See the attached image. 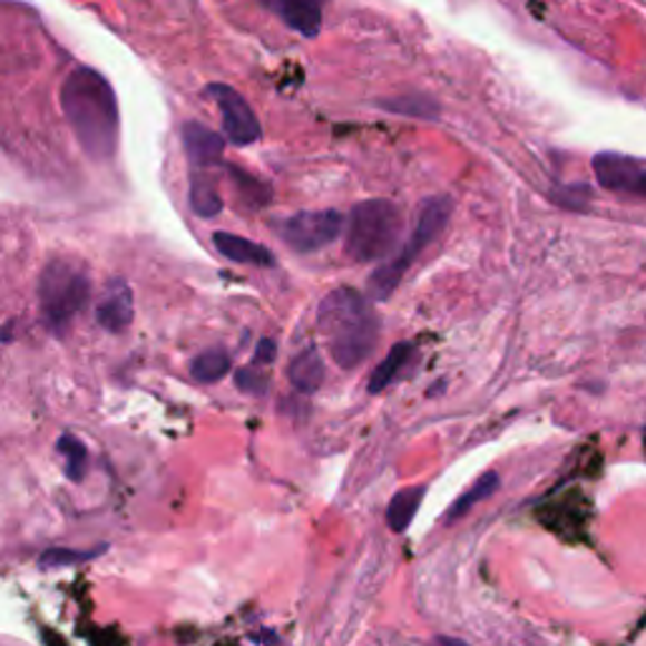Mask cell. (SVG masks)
Segmentation results:
<instances>
[{
	"label": "cell",
	"instance_id": "10",
	"mask_svg": "<svg viewBox=\"0 0 646 646\" xmlns=\"http://www.w3.org/2000/svg\"><path fill=\"white\" fill-rule=\"evenodd\" d=\"M283 23L303 38H316L323 23L321 0H265Z\"/></svg>",
	"mask_w": 646,
	"mask_h": 646
},
{
	"label": "cell",
	"instance_id": "24",
	"mask_svg": "<svg viewBox=\"0 0 646 646\" xmlns=\"http://www.w3.org/2000/svg\"><path fill=\"white\" fill-rule=\"evenodd\" d=\"M235 384H237V389H241V392H245V394L263 397L265 392H268L271 379H268V374L261 372L258 366L251 364V366L237 369V372H235Z\"/></svg>",
	"mask_w": 646,
	"mask_h": 646
},
{
	"label": "cell",
	"instance_id": "21",
	"mask_svg": "<svg viewBox=\"0 0 646 646\" xmlns=\"http://www.w3.org/2000/svg\"><path fill=\"white\" fill-rule=\"evenodd\" d=\"M101 554H107V546L91 548V550H74V548H51L41 556V568H63V566H76V564H87V560L99 558Z\"/></svg>",
	"mask_w": 646,
	"mask_h": 646
},
{
	"label": "cell",
	"instance_id": "23",
	"mask_svg": "<svg viewBox=\"0 0 646 646\" xmlns=\"http://www.w3.org/2000/svg\"><path fill=\"white\" fill-rule=\"evenodd\" d=\"M591 187L588 185H566V187H558L550 193V199L558 203L560 207H568V211H576V213H584L588 205H591Z\"/></svg>",
	"mask_w": 646,
	"mask_h": 646
},
{
	"label": "cell",
	"instance_id": "17",
	"mask_svg": "<svg viewBox=\"0 0 646 646\" xmlns=\"http://www.w3.org/2000/svg\"><path fill=\"white\" fill-rule=\"evenodd\" d=\"M189 207L199 217H215L223 213V197L217 193L213 179L203 175V169H195L189 177Z\"/></svg>",
	"mask_w": 646,
	"mask_h": 646
},
{
	"label": "cell",
	"instance_id": "2",
	"mask_svg": "<svg viewBox=\"0 0 646 646\" xmlns=\"http://www.w3.org/2000/svg\"><path fill=\"white\" fill-rule=\"evenodd\" d=\"M319 329L341 369H356L372 356L379 341V316L354 288H334L319 306Z\"/></svg>",
	"mask_w": 646,
	"mask_h": 646
},
{
	"label": "cell",
	"instance_id": "6",
	"mask_svg": "<svg viewBox=\"0 0 646 646\" xmlns=\"http://www.w3.org/2000/svg\"><path fill=\"white\" fill-rule=\"evenodd\" d=\"M275 233L296 253H316L344 233V215L339 211H301L275 221Z\"/></svg>",
	"mask_w": 646,
	"mask_h": 646
},
{
	"label": "cell",
	"instance_id": "25",
	"mask_svg": "<svg viewBox=\"0 0 646 646\" xmlns=\"http://www.w3.org/2000/svg\"><path fill=\"white\" fill-rule=\"evenodd\" d=\"M275 359V341L273 339H261L258 346H255V356L253 364L255 366H268Z\"/></svg>",
	"mask_w": 646,
	"mask_h": 646
},
{
	"label": "cell",
	"instance_id": "7",
	"mask_svg": "<svg viewBox=\"0 0 646 646\" xmlns=\"http://www.w3.org/2000/svg\"><path fill=\"white\" fill-rule=\"evenodd\" d=\"M207 97L221 109L223 131L233 145L248 147L261 139V121L255 117L251 104L241 97V91L227 87V84H211L207 87Z\"/></svg>",
	"mask_w": 646,
	"mask_h": 646
},
{
	"label": "cell",
	"instance_id": "9",
	"mask_svg": "<svg viewBox=\"0 0 646 646\" xmlns=\"http://www.w3.org/2000/svg\"><path fill=\"white\" fill-rule=\"evenodd\" d=\"M183 145L187 159L195 169H207L223 159L225 139L203 121H187L183 125Z\"/></svg>",
	"mask_w": 646,
	"mask_h": 646
},
{
	"label": "cell",
	"instance_id": "11",
	"mask_svg": "<svg viewBox=\"0 0 646 646\" xmlns=\"http://www.w3.org/2000/svg\"><path fill=\"white\" fill-rule=\"evenodd\" d=\"M213 245L217 253H223L227 261L243 263V265H258V268H271L275 263L273 253L261 243H253L248 237L217 231L213 233Z\"/></svg>",
	"mask_w": 646,
	"mask_h": 646
},
{
	"label": "cell",
	"instance_id": "12",
	"mask_svg": "<svg viewBox=\"0 0 646 646\" xmlns=\"http://www.w3.org/2000/svg\"><path fill=\"white\" fill-rule=\"evenodd\" d=\"M636 167L639 165L634 159L616 155V151H601V155L594 157V175L598 185L604 189H611V193H626L629 189Z\"/></svg>",
	"mask_w": 646,
	"mask_h": 646
},
{
	"label": "cell",
	"instance_id": "13",
	"mask_svg": "<svg viewBox=\"0 0 646 646\" xmlns=\"http://www.w3.org/2000/svg\"><path fill=\"white\" fill-rule=\"evenodd\" d=\"M323 376H326V366H323V359L313 346L303 349L301 354L291 359L288 379L301 394L319 392V386L323 384Z\"/></svg>",
	"mask_w": 646,
	"mask_h": 646
},
{
	"label": "cell",
	"instance_id": "16",
	"mask_svg": "<svg viewBox=\"0 0 646 646\" xmlns=\"http://www.w3.org/2000/svg\"><path fill=\"white\" fill-rule=\"evenodd\" d=\"M500 488V478H498V472H484L480 474L478 480H474L468 490L462 492V496L452 502L450 510L444 512V522L448 526H454V522L462 520L468 512L474 508V506H480L482 500H488L492 492H496Z\"/></svg>",
	"mask_w": 646,
	"mask_h": 646
},
{
	"label": "cell",
	"instance_id": "26",
	"mask_svg": "<svg viewBox=\"0 0 646 646\" xmlns=\"http://www.w3.org/2000/svg\"><path fill=\"white\" fill-rule=\"evenodd\" d=\"M626 193H629V195L646 197V169H644V167H636V169H634V177H632L629 189H626Z\"/></svg>",
	"mask_w": 646,
	"mask_h": 646
},
{
	"label": "cell",
	"instance_id": "18",
	"mask_svg": "<svg viewBox=\"0 0 646 646\" xmlns=\"http://www.w3.org/2000/svg\"><path fill=\"white\" fill-rule=\"evenodd\" d=\"M231 356L223 349H207L203 354H197L189 364V374L199 384H215L231 374Z\"/></svg>",
	"mask_w": 646,
	"mask_h": 646
},
{
	"label": "cell",
	"instance_id": "20",
	"mask_svg": "<svg viewBox=\"0 0 646 646\" xmlns=\"http://www.w3.org/2000/svg\"><path fill=\"white\" fill-rule=\"evenodd\" d=\"M382 107L392 114H407V117H422V119H434L437 114H440V104L430 97H424V94H407V97L382 101Z\"/></svg>",
	"mask_w": 646,
	"mask_h": 646
},
{
	"label": "cell",
	"instance_id": "4",
	"mask_svg": "<svg viewBox=\"0 0 646 646\" xmlns=\"http://www.w3.org/2000/svg\"><path fill=\"white\" fill-rule=\"evenodd\" d=\"M402 227V211L392 199H364L349 215L346 255L354 263L384 261L397 248Z\"/></svg>",
	"mask_w": 646,
	"mask_h": 646
},
{
	"label": "cell",
	"instance_id": "8",
	"mask_svg": "<svg viewBox=\"0 0 646 646\" xmlns=\"http://www.w3.org/2000/svg\"><path fill=\"white\" fill-rule=\"evenodd\" d=\"M135 319V296L125 281H111L97 303V323L111 334H121Z\"/></svg>",
	"mask_w": 646,
	"mask_h": 646
},
{
	"label": "cell",
	"instance_id": "22",
	"mask_svg": "<svg viewBox=\"0 0 646 646\" xmlns=\"http://www.w3.org/2000/svg\"><path fill=\"white\" fill-rule=\"evenodd\" d=\"M227 173H231V177L235 179V185H237V193H241L245 199L253 207H263V205H268V199H271V189L265 187L263 183H258L253 175H245L243 169H237L233 165H227Z\"/></svg>",
	"mask_w": 646,
	"mask_h": 646
},
{
	"label": "cell",
	"instance_id": "3",
	"mask_svg": "<svg viewBox=\"0 0 646 646\" xmlns=\"http://www.w3.org/2000/svg\"><path fill=\"white\" fill-rule=\"evenodd\" d=\"M452 215V197L434 195L424 199L420 213H417V225L407 243L399 248L394 258L384 261L369 278V296L374 301H386L397 291L399 283L412 268V263L430 248V245L440 237V233L448 227Z\"/></svg>",
	"mask_w": 646,
	"mask_h": 646
},
{
	"label": "cell",
	"instance_id": "1",
	"mask_svg": "<svg viewBox=\"0 0 646 646\" xmlns=\"http://www.w3.org/2000/svg\"><path fill=\"white\" fill-rule=\"evenodd\" d=\"M61 107L84 155L111 159L119 145V104L111 84L89 66H76L61 84Z\"/></svg>",
	"mask_w": 646,
	"mask_h": 646
},
{
	"label": "cell",
	"instance_id": "19",
	"mask_svg": "<svg viewBox=\"0 0 646 646\" xmlns=\"http://www.w3.org/2000/svg\"><path fill=\"white\" fill-rule=\"evenodd\" d=\"M59 452L66 460V474H69L74 482H81L84 474H87V460H89L87 444H84L79 437L63 434L59 440Z\"/></svg>",
	"mask_w": 646,
	"mask_h": 646
},
{
	"label": "cell",
	"instance_id": "5",
	"mask_svg": "<svg viewBox=\"0 0 646 646\" xmlns=\"http://www.w3.org/2000/svg\"><path fill=\"white\" fill-rule=\"evenodd\" d=\"M89 296L91 281L87 271L69 258H53L38 281V301H41L46 326L59 336H63L74 319L87 309Z\"/></svg>",
	"mask_w": 646,
	"mask_h": 646
},
{
	"label": "cell",
	"instance_id": "15",
	"mask_svg": "<svg viewBox=\"0 0 646 646\" xmlns=\"http://www.w3.org/2000/svg\"><path fill=\"white\" fill-rule=\"evenodd\" d=\"M424 496H427L424 484H412V488L399 490L397 496L389 500L386 526L392 528L394 534H404V530L412 526V520L417 516V510H420Z\"/></svg>",
	"mask_w": 646,
	"mask_h": 646
},
{
	"label": "cell",
	"instance_id": "27",
	"mask_svg": "<svg viewBox=\"0 0 646 646\" xmlns=\"http://www.w3.org/2000/svg\"><path fill=\"white\" fill-rule=\"evenodd\" d=\"M432 646H470V644L462 642V639H454V636H437Z\"/></svg>",
	"mask_w": 646,
	"mask_h": 646
},
{
	"label": "cell",
	"instance_id": "14",
	"mask_svg": "<svg viewBox=\"0 0 646 646\" xmlns=\"http://www.w3.org/2000/svg\"><path fill=\"white\" fill-rule=\"evenodd\" d=\"M414 356H417V349L410 344V341H402V344L392 346L386 359L374 369L372 379H369V392L379 394V392H384L386 386H392L397 379L412 366Z\"/></svg>",
	"mask_w": 646,
	"mask_h": 646
}]
</instances>
